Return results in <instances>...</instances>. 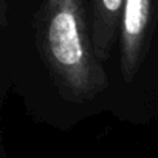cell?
I'll return each instance as SVG.
<instances>
[{"instance_id":"6da1fadb","label":"cell","mask_w":158,"mask_h":158,"mask_svg":"<svg viewBox=\"0 0 158 158\" xmlns=\"http://www.w3.org/2000/svg\"><path fill=\"white\" fill-rule=\"evenodd\" d=\"M84 0H44L36 40L45 68L59 93L71 102L95 99L109 85L95 54Z\"/></svg>"},{"instance_id":"7a4b0ae2","label":"cell","mask_w":158,"mask_h":158,"mask_svg":"<svg viewBox=\"0 0 158 158\" xmlns=\"http://www.w3.org/2000/svg\"><path fill=\"white\" fill-rule=\"evenodd\" d=\"M152 17V0H124L119 22V68L132 82L143 64Z\"/></svg>"},{"instance_id":"3957f363","label":"cell","mask_w":158,"mask_h":158,"mask_svg":"<svg viewBox=\"0 0 158 158\" xmlns=\"http://www.w3.org/2000/svg\"><path fill=\"white\" fill-rule=\"evenodd\" d=\"M124 0H89V28L99 62H107L119 33Z\"/></svg>"},{"instance_id":"277c9868","label":"cell","mask_w":158,"mask_h":158,"mask_svg":"<svg viewBox=\"0 0 158 158\" xmlns=\"http://www.w3.org/2000/svg\"><path fill=\"white\" fill-rule=\"evenodd\" d=\"M6 22V11H5V0H0V25Z\"/></svg>"}]
</instances>
